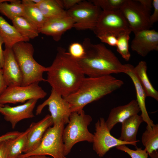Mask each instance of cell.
Instances as JSON below:
<instances>
[{
  "instance_id": "1",
  "label": "cell",
  "mask_w": 158,
  "mask_h": 158,
  "mask_svg": "<svg viewBox=\"0 0 158 158\" xmlns=\"http://www.w3.org/2000/svg\"><path fill=\"white\" fill-rule=\"evenodd\" d=\"M46 72V81L63 98L74 92L85 77L76 60L61 47Z\"/></svg>"
},
{
  "instance_id": "2",
  "label": "cell",
  "mask_w": 158,
  "mask_h": 158,
  "mask_svg": "<svg viewBox=\"0 0 158 158\" xmlns=\"http://www.w3.org/2000/svg\"><path fill=\"white\" fill-rule=\"evenodd\" d=\"M85 54L76 60L83 72L89 77H99L125 73L129 64H123L114 54L102 43L93 44L85 38L82 44Z\"/></svg>"
},
{
  "instance_id": "3",
  "label": "cell",
  "mask_w": 158,
  "mask_h": 158,
  "mask_svg": "<svg viewBox=\"0 0 158 158\" xmlns=\"http://www.w3.org/2000/svg\"><path fill=\"white\" fill-rule=\"evenodd\" d=\"M123 84L122 80L112 75L85 77L74 92L63 98L69 104L72 112H80L88 104L111 93Z\"/></svg>"
},
{
  "instance_id": "4",
  "label": "cell",
  "mask_w": 158,
  "mask_h": 158,
  "mask_svg": "<svg viewBox=\"0 0 158 158\" xmlns=\"http://www.w3.org/2000/svg\"><path fill=\"white\" fill-rule=\"evenodd\" d=\"M12 49L22 74L21 85L46 81L43 74L47 72V67L40 64L34 59V49L31 43L20 42L14 44Z\"/></svg>"
},
{
  "instance_id": "5",
  "label": "cell",
  "mask_w": 158,
  "mask_h": 158,
  "mask_svg": "<svg viewBox=\"0 0 158 158\" xmlns=\"http://www.w3.org/2000/svg\"><path fill=\"white\" fill-rule=\"evenodd\" d=\"M92 120L91 116L85 114L83 110L71 113L69 122L63 132L65 156L70 152L76 143L83 141L92 142L93 134L88 129V126Z\"/></svg>"
},
{
  "instance_id": "6",
  "label": "cell",
  "mask_w": 158,
  "mask_h": 158,
  "mask_svg": "<svg viewBox=\"0 0 158 158\" xmlns=\"http://www.w3.org/2000/svg\"><path fill=\"white\" fill-rule=\"evenodd\" d=\"M65 124L62 121L49 127L45 132L39 145L30 152L22 154L18 158L35 155H49L53 158H67L64 153L62 137Z\"/></svg>"
},
{
  "instance_id": "7",
  "label": "cell",
  "mask_w": 158,
  "mask_h": 158,
  "mask_svg": "<svg viewBox=\"0 0 158 158\" xmlns=\"http://www.w3.org/2000/svg\"><path fill=\"white\" fill-rule=\"evenodd\" d=\"M102 11L90 1L82 0L70 9L67 15L74 21L73 28L78 30H93Z\"/></svg>"
},
{
  "instance_id": "8",
  "label": "cell",
  "mask_w": 158,
  "mask_h": 158,
  "mask_svg": "<svg viewBox=\"0 0 158 158\" xmlns=\"http://www.w3.org/2000/svg\"><path fill=\"white\" fill-rule=\"evenodd\" d=\"M120 10L134 34L152 27L150 21L151 10L144 7L137 0H125Z\"/></svg>"
},
{
  "instance_id": "9",
  "label": "cell",
  "mask_w": 158,
  "mask_h": 158,
  "mask_svg": "<svg viewBox=\"0 0 158 158\" xmlns=\"http://www.w3.org/2000/svg\"><path fill=\"white\" fill-rule=\"evenodd\" d=\"M129 30L130 29L128 23L119 10L111 11L102 10L93 30L96 36L110 34L117 37L121 33Z\"/></svg>"
},
{
  "instance_id": "10",
  "label": "cell",
  "mask_w": 158,
  "mask_h": 158,
  "mask_svg": "<svg viewBox=\"0 0 158 158\" xmlns=\"http://www.w3.org/2000/svg\"><path fill=\"white\" fill-rule=\"evenodd\" d=\"M38 82L26 86L7 87L0 95V104L23 103L31 99L44 98L47 93L39 85Z\"/></svg>"
},
{
  "instance_id": "11",
  "label": "cell",
  "mask_w": 158,
  "mask_h": 158,
  "mask_svg": "<svg viewBox=\"0 0 158 158\" xmlns=\"http://www.w3.org/2000/svg\"><path fill=\"white\" fill-rule=\"evenodd\" d=\"M92 143L93 150L100 157H104L111 149L118 146L130 145L137 147V142L123 141L111 135L103 117H100L95 124Z\"/></svg>"
},
{
  "instance_id": "12",
  "label": "cell",
  "mask_w": 158,
  "mask_h": 158,
  "mask_svg": "<svg viewBox=\"0 0 158 158\" xmlns=\"http://www.w3.org/2000/svg\"><path fill=\"white\" fill-rule=\"evenodd\" d=\"M47 106L48 107L53 125L62 121L65 124L68 123L69 117L72 113L70 106L61 95L52 89L49 97L37 107L35 114L40 115L44 108Z\"/></svg>"
},
{
  "instance_id": "13",
  "label": "cell",
  "mask_w": 158,
  "mask_h": 158,
  "mask_svg": "<svg viewBox=\"0 0 158 158\" xmlns=\"http://www.w3.org/2000/svg\"><path fill=\"white\" fill-rule=\"evenodd\" d=\"M37 100L31 99L22 105L14 107L4 105L0 107V113L3 115L4 119L11 124L12 128L14 129L21 121L35 117L33 111Z\"/></svg>"
},
{
  "instance_id": "14",
  "label": "cell",
  "mask_w": 158,
  "mask_h": 158,
  "mask_svg": "<svg viewBox=\"0 0 158 158\" xmlns=\"http://www.w3.org/2000/svg\"><path fill=\"white\" fill-rule=\"evenodd\" d=\"M130 47L132 50L142 57L150 52L158 50V32L154 30L147 29L134 34Z\"/></svg>"
},
{
  "instance_id": "15",
  "label": "cell",
  "mask_w": 158,
  "mask_h": 158,
  "mask_svg": "<svg viewBox=\"0 0 158 158\" xmlns=\"http://www.w3.org/2000/svg\"><path fill=\"white\" fill-rule=\"evenodd\" d=\"M4 56L2 69L7 87L21 85L22 74L12 48H5Z\"/></svg>"
},
{
  "instance_id": "16",
  "label": "cell",
  "mask_w": 158,
  "mask_h": 158,
  "mask_svg": "<svg viewBox=\"0 0 158 158\" xmlns=\"http://www.w3.org/2000/svg\"><path fill=\"white\" fill-rule=\"evenodd\" d=\"M53 122L51 115H47L37 122L32 123L29 127L27 142L23 154L28 153L36 149L40 145L47 130L53 126Z\"/></svg>"
},
{
  "instance_id": "17",
  "label": "cell",
  "mask_w": 158,
  "mask_h": 158,
  "mask_svg": "<svg viewBox=\"0 0 158 158\" xmlns=\"http://www.w3.org/2000/svg\"><path fill=\"white\" fill-rule=\"evenodd\" d=\"M74 24L73 20L68 16L47 19L38 31L39 33L51 36L54 41L58 42L64 32L73 28Z\"/></svg>"
},
{
  "instance_id": "18",
  "label": "cell",
  "mask_w": 158,
  "mask_h": 158,
  "mask_svg": "<svg viewBox=\"0 0 158 158\" xmlns=\"http://www.w3.org/2000/svg\"><path fill=\"white\" fill-rule=\"evenodd\" d=\"M140 111L137 102L134 99L125 105L114 107L111 110L105 121L107 126L110 131L116 124L122 123L130 117L138 114Z\"/></svg>"
},
{
  "instance_id": "19",
  "label": "cell",
  "mask_w": 158,
  "mask_h": 158,
  "mask_svg": "<svg viewBox=\"0 0 158 158\" xmlns=\"http://www.w3.org/2000/svg\"><path fill=\"white\" fill-rule=\"evenodd\" d=\"M134 66L129 64L128 68L125 73L128 75L132 80L135 87L136 96V101L141 112L140 115L144 121L149 127L152 126L154 124L150 118L145 105V93L137 78L134 71Z\"/></svg>"
},
{
  "instance_id": "20",
  "label": "cell",
  "mask_w": 158,
  "mask_h": 158,
  "mask_svg": "<svg viewBox=\"0 0 158 158\" xmlns=\"http://www.w3.org/2000/svg\"><path fill=\"white\" fill-rule=\"evenodd\" d=\"M144 122L141 115L138 114L128 118L121 123V132L119 140L126 142H138L136 136L139 127Z\"/></svg>"
},
{
  "instance_id": "21",
  "label": "cell",
  "mask_w": 158,
  "mask_h": 158,
  "mask_svg": "<svg viewBox=\"0 0 158 158\" xmlns=\"http://www.w3.org/2000/svg\"><path fill=\"white\" fill-rule=\"evenodd\" d=\"M21 3L24 8L23 17L39 30L43 26L47 18L32 0H23Z\"/></svg>"
},
{
  "instance_id": "22",
  "label": "cell",
  "mask_w": 158,
  "mask_h": 158,
  "mask_svg": "<svg viewBox=\"0 0 158 158\" xmlns=\"http://www.w3.org/2000/svg\"><path fill=\"white\" fill-rule=\"evenodd\" d=\"M147 66L145 61H140L134 67L135 73L146 96L158 101V92L151 83L147 73Z\"/></svg>"
},
{
  "instance_id": "23",
  "label": "cell",
  "mask_w": 158,
  "mask_h": 158,
  "mask_svg": "<svg viewBox=\"0 0 158 158\" xmlns=\"http://www.w3.org/2000/svg\"><path fill=\"white\" fill-rule=\"evenodd\" d=\"M44 16L47 19L68 16L60 0H41L36 4Z\"/></svg>"
},
{
  "instance_id": "24",
  "label": "cell",
  "mask_w": 158,
  "mask_h": 158,
  "mask_svg": "<svg viewBox=\"0 0 158 158\" xmlns=\"http://www.w3.org/2000/svg\"><path fill=\"white\" fill-rule=\"evenodd\" d=\"M0 34L3 39L5 48H12L18 42H25L15 27L0 16Z\"/></svg>"
},
{
  "instance_id": "25",
  "label": "cell",
  "mask_w": 158,
  "mask_h": 158,
  "mask_svg": "<svg viewBox=\"0 0 158 158\" xmlns=\"http://www.w3.org/2000/svg\"><path fill=\"white\" fill-rule=\"evenodd\" d=\"M12 21L13 25L25 42L38 36V29L24 17H17Z\"/></svg>"
},
{
  "instance_id": "26",
  "label": "cell",
  "mask_w": 158,
  "mask_h": 158,
  "mask_svg": "<svg viewBox=\"0 0 158 158\" xmlns=\"http://www.w3.org/2000/svg\"><path fill=\"white\" fill-rule=\"evenodd\" d=\"M0 12L12 20L17 17L23 16V6L20 0H0Z\"/></svg>"
},
{
  "instance_id": "27",
  "label": "cell",
  "mask_w": 158,
  "mask_h": 158,
  "mask_svg": "<svg viewBox=\"0 0 158 158\" xmlns=\"http://www.w3.org/2000/svg\"><path fill=\"white\" fill-rule=\"evenodd\" d=\"M141 141L148 155L158 149V124L151 127L147 126L142 133Z\"/></svg>"
},
{
  "instance_id": "28",
  "label": "cell",
  "mask_w": 158,
  "mask_h": 158,
  "mask_svg": "<svg viewBox=\"0 0 158 158\" xmlns=\"http://www.w3.org/2000/svg\"><path fill=\"white\" fill-rule=\"evenodd\" d=\"M28 128L17 138L11 139L8 149V158H18L23 152L26 146Z\"/></svg>"
},
{
  "instance_id": "29",
  "label": "cell",
  "mask_w": 158,
  "mask_h": 158,
  "mask_svg": "<svg viewBox=\"0 0 158 158\" xmlns=\"http://www.w3.org/2000/svg\"><path fill=\"white\" fill-rule=\"evenodd\" d=\"M131 31L129 30L121 33L117 37L116 47L117 51L126 61H128L131 54L129 49L130 35Z\"/></svg>"
},
{
  "instance_id": "30",
  "label": "cell",
  "mask_w": 158,
  "mask_h": 158,
  "mask_svg": "<svg viewBox=\"0 0 158 158\" xmlns=\"http://www.w3.org/2000/svg\"><path fill=\"white\" fill-rule=\"evenodd\" d=\"M102 11H111L120 9L125 0H90Z\"/></svg>"
},
{
  "instance_id": "31",
  "label": "cell",
  "mask_w": 158,
  "mask_h": 158,
  "mask_svg": "<svg viewBox=\"0 0 158 158\" xmlns=\"http://www.w3.org/2000/svg\"><path fill=\"white\" fill-rule=\"evenodd\" d=\"M118 150L127 153L131 158H148V154L146 150H142V147H135V150L131 149L126 146L123 145L116 147Z\"/></svg>"
},
{
  "instance_id": "32",
  "label": "cell",
  "mask_w": 158,
  "mask_h": 158,
  "mask_svg": "<svg viewBox=\"0 0 158 158\" xmlns=\"http://www.w3.org/2000/svg\"><path fill=\"white\" fill-rule=\"evenodd\" d=\"M69 53L76 60L80 59L84 56L85 51L83 44L78 42L71 43L69 47Z\"/></svg>"
},
{
  "instance_id": "33",
  "label": "cell",
  "mask_w": 158,
  "mask_h": 158,
  "mask_svg": "<svg viewBox=\"0 0 158 158\" xmlns=\"http://www.w3.org/2000/svg\"><path fill=\"white\" fill-rule=\"evenodd\" d=\"M103 43L110 46L116 47L117 43V38L114 35L110 34H104L97 36Z\"/></svg>"
},
{
  "instance_id": "34",
  "label": "cell",
  "mask_w": 158,
  "mask_h": 158,
  "mask_svg": "<svg viewBox=\"0 0 158 158\" xmlns=\"http://www.w3.org/2000/svg\"><path fill=\"white\" fill-rule=\"evenodd\" d=\"M11 139L2 142L0 147V158H8V147Z\"/></svg>"
},
{
  "instance_id": "35",
  "label": "cell",
  "mask_w": 158,
  "mask_h": 158,
  "mask_svg": "<svg viewBox=\"0 0 158 158\" xmlns=\"http://www.w3.org/2000/svg\"><path fill=\"white\" fill-rule=\"evenodd\" d=\"M152 5L154 8V11L150 16V21L152 25L158 20V0H153Z\"/></svg>"
},
{
  "instance_id": "36",
  "label": "cell",
  "mask_w": 158,
  "mask_h": 158,
  "mask_svg": "<svg viewBox=\"0 0 158 158\" xmlns=\"http://www.w3.org/2000/svg\"><path fill=\"white\" fill-rule=\"evenodd\" d=\"M21 132L18 131H13L8 132L0 136V142L4 141L15 138L18 136Z\"/></svg>"
},
{
  "instance_id": "37",
  "label": "cell",
  "mask_w": 158,
  "mask_h": 158,
  "mask_svg": "<svg viewBox=\"0 0 158 158\" xmlns=\"http://www.w3.org/2000/svg\"><path fill=\"white\" fill-rule=\"evenodd\" d=\"M81 1L82 0H60V1L64 9L66 11H68Z\"/></svg>"
},
{
  "instance_id": "38",
  "label": "cell",
  "mask_w": 158,
  "mask_h": 158,
  "mask_svg": "<svg viewBox=\"0 0 158 158\" xmlns=\"http://www.w3.org/2000/svg\"><path fill=\"white\" fill-rule=\"evenodd\" d=\"M7 87L4 79L2 69L0 68V95Z\"/></svg>"
},
{
  "instance_id": "39",
  "label": "cell",
  "mask_w": 158,
  "mask_h": 158,
  "mask_svg": "<svg viewBox=\"0 0 158 158\" xmlns=\"http://www.w3.org/2000/svg\"><path fill=\"white\" fill-rule=\"evenodd\" d=\"M4 44L3 39L0 34V68H2L4 62V50L2 49V45Z\"/></svg>"
},
{
  "instance_id": "40",
  "label": "cell",
  "mask_w": 158,
  "mask_h": 158,
  "mask_svg": "<svg viewBox=\"0 0 158 158\" xmlns=\"http://www.w3.org/2000/svg\"><path fill=\"white\" fill-rule=\"evenodd\" d=\"M144 7L146 8L151 10L152 7V0H137Z\"/></svg>"
},
{
  "instance_id": "41",
  "label": "cell",
  "mask_w": 158,
  "mask_h": 158,
  "mask_svg": "<svg viewBox=\"0 0 158 158\" xmlns=\"http://www.w3.org/2000/svg\"><path fill=\"white\" fill-rule=\"evenodd\" d=\"M21 158H53L48 157L45 155H35L27 156Z\"/></svg>"
},
{
  "instance_id": "42",
  "label": "cell",
  "mask_w": 158,
  "mask_h": 158,
  "mask_svg": "<svg viewBox=\"0 0 158 158\" xmlns=\"http://www.w3.org/2000/svg\"><path fill=\"white\" fill-rule=\"evenodd\" d=\"M149 155L151 158H158V150L153 151Z\"/></svg>"
},
{
  "instance_id": "43",
  "label": "cell",
  "mask_w": 158,
  "mask_h": 158,
  "mask_svg": "<svg viewBox=\"0 0 158 158\" xmlns=\"http://www.w3.org/2000/svg\"><path fill=\"white\" fill-rule=\"evenodd\" d=\"M4 105L0 104V107L3 106Z\"/></svg>"
},
{
  "instance_id": "44",
  "label": "cell",
  "mask_w": 158,
  "mask_h": 158,
  "mask_svg": "<svg viewBox=\"0 0 158 158\" xmlns=\"http://www.w3.org/2000/svg\"><path fill=\"white\" fill-rule=\"evenodd\" d=\"M2 142H0V147L1 145V143H2Z\"/></svg>"
},
{
  "instance_id": "45",
  "label": "cell",
  "mask_w": 158,
  "mask_h": 158,
  "mask_svg": "<svg viewBox=\"0 0 158 158\" xmlns=\"http://www.w3.org/2000/svg\"><path fill=\"white\" fill-rule=\"evenodd\" d=\"M112 158L110 157H108V158Z\"/></svg>"
}]
</instances>
